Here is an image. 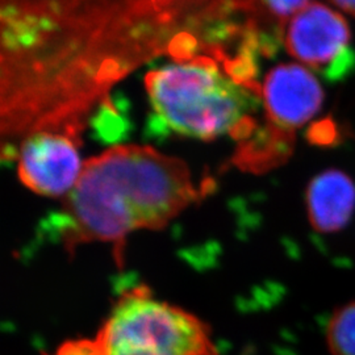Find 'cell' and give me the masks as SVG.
Listing matches in <instances>:
<instances>
[{
    "mask_svg": "<svg viewBox=\"0 0 355 355\" xmlns=\"http://www.w3.org/2000/svg\"><path fill=\"white\" fill-rule=\"evenodd\" d=\"M209 3H3V135L60 132L139 64L207 49Z\"/></svg>",
    "mask_w": 355,
    "mask_h": 355,
    "instance_id": "1",
    "label": "cell"
},
{
    "mask_svg": "<svg viewBox=\"0 0 355 355\" xmlns=\"http://www.w3.org/2000/svg\"><path fill=\"white\" fill-rule=\"evenodd\" d=\"M190 167L150 146L120 145L83 164L57 216L64 242H120L161 229L199 200Z\"/></svg>",
    "mask_w": 355,
    "mask_h": 355,
    "instance_id": "2",
    "label": "cell"
},
{
    "mask_svg": "<svg viewBox=\"0 0 355 355\" xmlns=\"http://www.w3.org/2000/svg\"><path fill=\"white\" fill-rule=\"evenodd\" d=\"M245 54L198 53L150 71L145 86L153 110L170 129L199 140L248 137L261 89Z\"/></svg>",
    "mask_w": 355,
    "mask_h": 355,
    "instance_id": "3",
    "label": "cell"
},
{
    "mask_svg": "<svg viewBox=\"0 0 355 355\" xmlns=\"http://www.w3.org/2000/svg\"><path fill=\"white\" fill-rule=\"evenodd\" d=\"M96 338L105 355H198L214 346L203 320L144 286L117 299Z\"/></svg>",
    "mask_w": 355,
    "mask_h": 355,
    "instance_id": "4",
    "label": "cell"
},
{
    "mask_svg": "<svg viewBox=\"0 0 355 355\" xmlns=\"http://www.w3.org/2000/svg\"><path fill=\"white\" fill-rule=\"evenodd\" d=\"M352 32L333 6L308 1L284 26V45L305 67L329 71L350 49Z\"/></svg>",
    "mask_w": 355,
    "mask_h": 355,
    "instance_id": "5",
    "label": "cell"
},
{
    "mask_svg": "<svg viewBox=\"0 0 355 355\" xmlns=\"http://www.w3.org/2000/svg\"><path fill=\"white\" fill-rule=\"evenodd\" d=\"M17 161V173L24 186L51 198L70 193L83 168L74 141L53 130H40L24 137Z\"/></svg>",
    "mask_w": 355,
    "mask_h": 355,
    "instance_id": "6",
    "label": "cell"
},
{
    "mask_svg": "<svg viewBox=\"0 0 355 355\" xmlns=\"http://www.w3.org/2000/svg\"><path fill=\"white\" fill-rule=\"evenodd\" d=\"M261 98L270 127L286 133L303 127L320 112L324 89L308 67L283 64L268 71Z\"/></svg>",
    "mask_w": 355,
    "mask_h": 355,
    "instance_id": "7",
    "label": "cell"
},
{
    "mask_svg": "<svg viewBox=\"0 0 355 355\" xmlns=\"http://www.w3.org/2000/svg\"><path fill=\"white\" fill-rule=\"evenodd\" d=\"M306 214L318 233L343 230L355 211V183L343 170L329 168L313 178L305 193Z\"/></svg>",
    "mask_w": 355,
    "mask_h": 355,
    "instance_id": "8",
    "label": "cell"
},
{
    "mask_svg": "<svg viewBox=\"0 0 355 355\" xmlns=\"http://www.w3.org/2000/svg\"><path fill=\"white\" fill-rule=\"evenodd\" d=\"M327 345L331 355H355V302L337 308L331 315Z\"/></svg>",
    "mask_w": 355,
    "mask_h": 355,
    "instance_id": "9",
    "label": "cell"
},
{
    "mask_svg": "<svg viewBox=\"0 0 355 355\" xmlns=\"http://www.w3.org/2000/svg\"><path fill=\"white\" fill-rule=\"evenodd\" d=\"M53 355H105L96 337L76 338L62 343Z\"/></svg>",
    "mask_w": 355,
    "mask_h": 355,
    "instance_id": "10",
    "label": "cell"
},
{
    "mask_svg": "<svg viewBox=\"0 0 355 355\" xmlns=\"http://www.w3.org/2000/svg\"><path fill=\"white\" fill-rule=\"evenodd\" d=\"M330 6H333L337 11L346 13L355 17V0H338V1H331Z\"/></svg>",
    "mask_w": 355,
    "mask_h": 355,
    "instance_id": "11",
    "label": "cell"
},
{
    "mask_svg": "<svg viewBox=\"0 0 355 355\" xmlns=\"http://www.w3.org/2000/svg\"><path fill=\"white\" fill-rule=\"evenodd\" d=\"M198 355H218V353H217V350H216L215 345L212 346V347H209V349H207L205 352H203V353H200V354Z\"/></svg>",
    "mask_w": 355,
    "mask_h": 355,
    "instance_id": "12",
    "label": "cell"
}]
</instances>
